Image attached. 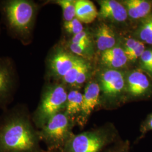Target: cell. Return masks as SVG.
I'll return each instance as SVG.
<instances>
[{
	"label": "cell",
	"instance_id": "obj_1",
	"mask_svg": "<svg viewBox=\"0 0 152 152\" xmlns=\"http://www.w3.org/2000/svg\"><path fill=\"white\" fill-rule=\"evenodd\" d=\"M38 130L25 104L0 114V152H48L41 146Z\"/></svg>",
	"mask_w": 152,
	"mask_h": 152
},
{
	"label": "cell",
	"instance_id": "obj_2",
	"mask_svg": "<svg viewBox=\"0 0 152 152\" xmlns=\"http://www.w3.org/2000/svg\"><path fill=\"white\" fill-rule=\"evenodd\" d=\"M39 9L32 0H0L2 22L11 38L24 46L32 44Z\"/></svg>",
	"mask_w": 152,
	"mask_h": 152
},
{
	"label": "cell",
	"instance_id": "obj_3",
	"mask_svg": "<svg viewBox=\"0 0 152 152\" xmlns=\"http://www.w3.org/2000/svg\"><path fill=\"white\" fill-rule=\"evenodd\" d=\"M121 139L113 126L105 125L75 134L61 152H104Z\"/></svg>",
	"mask_w": 152,
	"mask_h": 152
},
{
	"label": "cell",
	"instance_id": "obj_4",
	"mask_svg": "<svg viewBox=\"0 0 152 152\" xmlns=\"http://www.w3.org/2000/svg\"><path fill=\"white\" fill-rule=\"evenodd\" d=\"M76 121L64 112L52 117L38 130L41 142L48 152H61L75 134L73 132Z\"/></svg>",
	"mask_w": 152,
	"mask_h": 152
},
{
	"label": "cell",
	"instance_id": "obj_5",
	"mask_svg": "<svg viewBox=\"0 0 152 152\" xmlns=\"http://www.w3.org/2000/svg\"><path fill=\"white\" fill-rule=\"evenodd\" d=\"M68 91L63 83L46 86L37 108L32 113L33 122L39 130L52 117L65 110Z\"/></svg>",
	"mask_w": 152,
	"mask_h": 152
},
{
	"label": "cell",
	"instance_id": "obj_6",
	"mask_svg": "<svg viewBox=\"0 0 152 152\" xmlns=\"http://www.w3.org/2000/svg\"><path fill=\"white\" fill-rule=\"evenodd\" d=\"M19 85L16 64L9 56H0V110L9 108Z\"/></svg>",
	"mask_w": 152,
	"mask_h": 152
},
{
	"label": "cell",
	"instance_id": "obj_7",
	"mask_svg": "<svg viewBox=\"0 0 152 152\" xmlns=\"http://www.w3.org/2000/svg\"><path fill=\"white\" fill-rule=\"evenodd\" d=\"M80 59V57L72 54L65 48L57 47L48 59L49 76L54 79L61 80Z\"/></svg>",
	"mask_w": 152,
	"mask_h": 152
},
{
	"label": "cell",
	"instance_id": "obj_8",
	"mask_svg": "<svg viewBox=\"0 0 152 152\" xmlns=\"http://www.w3.org/2000/svg\"><path fill=\"white\" fill-rule=\"evenodd\" d=\"M100 89L106 98L113 101L117 99L125 87L123 73L117 69H107L100 75Z\"/></svg>",
	"mask_w": 152,
	"mask_h": 152
},
{
	"label": "cell",
	"instance_id": "obj_9",
	"mask_svg": "<svg viewBox=\"0 0 152 152\" xmlns=\"http://www.w3.org/2000/svg\"><path fill=\"white\" fill-rule=\"evenodd\" d=\"M100 86L96 82H90L87 85L83 94L81 110L77 118L78 125L81 127L85 125L88 118L95 108L100 103Z\"/></svg>",
	"mask_w": 152,
	"mask_h": 152
},
{
	"label": "cell",
	"instance_id": "obj_10",
	"mask_svg": "<svg viewBox=\"0 0 152 152\" xmlns=\"http://www.w3.org/2000/svg\"><path fill=\"white\" fill-rule=\"evenodd\" d=\"M126 90L133 98L146 96L151 90V83L147 76L140 70L130 72L126 79Z\"/></svg>",
	"mask_w": 152,
	"mask_h": 152
},
{
	"label": "cell",
	"instance_id": "obj_11",
	"mask_svg": "<svg viewBox=\"0 0 152 152\" xmlns=\"http://www.w3.org/2000/svg\"><path fill=\"white\" fill-rule=\"evenodd\" d=\"M100 9L98 16L101 19L114 23L126 21L128 14L124 5L114 0H103L98 1Z\"/></svg>",
	"mask_w": 152,
	"mask_h": 152
},
{
	"label": "cell",
	"instance_id": "obj_12",
	"mask_svg": "<svg viewBox=\"0 0 152 152\" xmlns=\"http://www.w3.org/2000/svg\"><path fill=\"white\" fill-rule=\"evenodd\" d=\"M128 61L123 48L118 45L102 53V63L107 69H117L123 68Z\"/></svg>",
	"mask_w": 152,
	"mask_h": 152
},
{
	"label": "cell",
	"instance_id": "obj_13",
	"mask_svg": "<svg viewBox=\"0 0 152 152\" xmlns=\"http://www.w3.org/2000/svg\"><path fill=\"white\" fill-rule=\"evenodd\" d=\"M95 38L98 50L102 53L117 45L115 33L113 29L105 23L99 24L96 28Z\"/></svg>",
	"mask_w": 152,
	"mask_h": 152
},
{
	"label": "cell",
	"instance_id": "obj_14",
	"mask_svg": "<svg viewBox=\"0 0 152 152\" xmlns=\"http://www.w3.org/2000/svg\"><path fill=\"white\" fill-rule=\"evenodd\" d=\"M125 6L128 16L133 19L147 17L152 9L151 2L145 0H126L122 4Z\"/></svg>",
	"mask_w": 152,
	"mask_h": 152
},
{
	"label": "cell",
	"instance_id": "obj_15",
	"mask_svg": "<svg viewBox=\"0 0 152 152\" xmlns=\"http://www.w3.org/2000/svg\"><path fill=\"white\" fill-rule=\"evenodd\" d=\"M76 18L81 23H91L98 16V12L93 2L88 0L75 2Z\"/></svg>",
	"mask_w": 152,
	"mask_h": 152
},
{
	"label": "cell",
	"instance_id": "obj_16",
	"mask_svg": "<svg viewBox=\"0 0 152 152\" xmlns=\"http://www.w3.org/2000/svg\"><path fill=\"white\" fill-rule=\"evenodd\" d=\"M83 94L77 90H72L68 92L66 103L65 106L66 114L76 121L81 110Z\"/></svg>",
	"mask_w": 152,
	"mask_h": 152
},
{
	"label": "cell",
	"instance_id": "obj_17",
	"mask_svg": "<svg viewBox=\"0 0 152 152\" xmlns=\"http://www.w3.org/2000/svg\"><path fill=\"white\" fill-rule=\"evenodd\" d=\"M123 49L129 61L134 62L140 58L145 50V48L144 44L140 41L129 38L125 41Z\"/></svg>",
	"mask_w": 152,
	"mask_h": 152
},
{
	"label": "cell",
	"instance_id": "obj_18",
	"mask_svg": "<svg viewBox=\"0 0 152 152\" xmlns=\"http://www.w3.org/2000/svg\"><path fill=\"white\" fill-rule=\"evenodd\" d=\"M136 34L141 42L152 45V16L147 17L142 22Z\"/></svg>",
	"mask_w": 152,
	"mask_h": 152
},
{
	"label": "cell",
	"instance_id": "obj_19",
	"mask_svg": "<svg viewBox=\"0 0 152 152\" xmlns=\"http://www.w3.org/2000/svg\"><path fill=\"white\" fill-rule=\"evenodd\" d=\"M87 64L88 63L85 60L81 58L76 65L61 78V83L65 86L69 85L71 86H75L78 76L84 69V68L87 65Z\"/></svg>",
	"mask_w": 152,
	"mask_h": 152
},
{
	"label": "cell",
	"instance_id": "obj_20",
	"mask_svg": "<svg viewBox=\"0 0 152 152\" xmlns=\"http://www.w3.org/2000/svg\"><path fill=\"white\" fill-rule=\"evenodd\" d=\"M75 2L73 0H57L54 2L61 7L64 22L71 21L76 18Z\"/></svg>",
	"mask_w": 152,
	"mask_h": 152
},
{
	"label": "cell",
	"instance_id": "obj_21",
	"mask_svg": "<svg viewBox=\"0 0 152 152\" xmlns=\"http://www.w3.org/2000/svg\"><path fill=\"white\" fill-rule=\"evenodd\" d=\"M91 43L85 44H71L69 43L70 53L77 56H86L91 54L92 47Z\"/></svg>",
	"mask_w": 152,
	"mask_h": 152
},
{
	"label": "cell",
	"instance_id": "obj_22",
	"mask_svg": "<svg viewBox=\"0 0 152 152\" xmlns=\"http://www.w3.org/2000/svg\"><path fill=\"white\" fill-rule=\"evenodd\" d=\"M63 28L65 32L73 36L83 31V27L78 19L75 18L69 22H64Z\"/></svg>",
	"mask_w": 152,
	"mask_h": 152
},
{
	"label": "cell",
	"instance_id": "obj_23",
	"mask_svg": "<svg viewBox=\"0 0 152 152\" xmlns=\"http://www.w3.org/2000/svg\"><path fill=\"white\" fill-rule=\"evenodd\" d=\"M104 152H131L130 143L122 138L107 148Z\"/></svg>",
	"mask_w": 152,
	"mask_h": 152
},
{
	"label": "cell",
	"instance_id": "obj_24",
	"mask_svg": "<svg viewBox=\"0 0 152 152\" xmlns=\"http://www.w3.org/2000/svg\"><path fill=\"white\" fill-rule=\"evenodd\" d=\"M140 58L142 68L149 72L152 63V50H145Z\"/></svg>",
	"mask_w": 152,
	"mask_h": 152
},
{
	"label": "cell",
	"instance_id": "obj_25",
	"mask_svg": "<svg viewBox=\"0 0 152 152\" xmlns=\"http://www.w3.org/2000/svg\"><path fill=\"white\" fill-rule=\"evenodd\" d=\"M71 44H85L91 43L90 36L88 33L82 31L81 33L73 36L69 42Z\"/></svg>",
	"mask_w": 152,
	"mask_h": 152
},
{
	"label": "cell",
	"instance_id": "obj_26",
	"mask_svg": "<svg viewBox=\"0 0 152 152\" xmlns=\"http://www.w3.org/2000/svg\"><path fill=\"white\" fill-rule=\"evenodd\" d=\"M152 131V113L147 117L146 120L142 123L140 127V132L141 136H140L138 139L140 140L142 137L145 136L148 132Z\"/></svg>",
	"mask_w": 152,
	"mask_h": 152
},
{
	"label": "cell",
	"instance_id": "obj_27",
	"mask_svg": "<svg viewBox=\"0 0 152 152\" xmlns=\"http://www.w3.org/2000/svg\"><path fill=\"white\" fill-rule=\"evenodd\" d=\"M90 71V67L89 64H87V65L84 68V69L81 71V72L80 73V75L78 76V78L76 80L75 86H80L82 84H83L85 81L86 80L87 76L88 75Z\"/></svg>",
	"mask_w": 152,
	"mask_h": 152
},
{
	"label": "cell",
	"instance_id": "obj_28",
	"mask_svg": "<svg viewBox=\"0 0 152 152\" xmlns=\"http://www.w3.org/2000/svg\"><path fill=\"white\" fill-rule=\"evenodd\" d=\"M1 23H0V34H1Z\"/></svg>",
	"mask_w": 152,
	"mask_h": 152
},
{
	"label": "cell",
	"instance_id": "obj_29",
	"mask_svg": "<svg viewBox=\"0 0 152 152\" xmlns=\"http://www.w3.org/2000/svg\"><path fill=\"white\" fill-rule=\"evenodd\" d=\"M150 73H152V68H151V72H150Z\"/></svg>",
	"mask_w": 152,
	"mask_h": 152
}]
</instances>
